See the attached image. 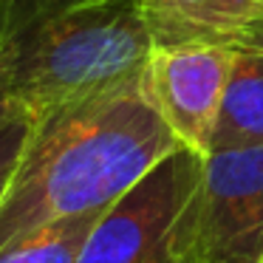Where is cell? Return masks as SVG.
<instances>
[{
    "label": "cell",
    "instance_id": "obj_5",
    "mask_svg": "<svg viewBox=\"0 0 263 263\" xmlns=\"http://www.w3.org/2000/svg\"><path fill=\"white\" fill-rule=\"evenodd\" d=\"M235 48L218 43L153 46L147 63V91L159 114L187 147L206 156Z\"/></svg>",
    "mask_w": 263,
    "mask_h": 263
},
{
    "label": "cell",
    "instance_id": "obj_11",
    "mask_svg": "<svg viewBox=\"0 0 263 263\" xmlns=\"http://www.w3.org/2000/svg\"><path fill=\"white\" fill-rule=\"evenodd\" d=\"M232 48H252V51H263V14H260V17H255L238 37H235Z\"/></svg>",
    "mask_w": 263,
    "mask_h": 263
},
{
    "label": "cell",
    "instance_id": "obj_4",
    "mask_svg": "<svg viewBox=\"0 0 263 263\" xmlns=\"http://www.w3.org/2000/svg\"><path fill=\"white\" fill-rule=\"evenodd\" d=\"M198 263L263 260V147L204 156L195 193Z\"/></svg>",
    "mask_w": 263,
    "mask_h": 263
},
{
    "label": "cell",
    "instance_id": "obj_13",
    "mask_svg": "<svg viewBox=\"0 0 263 263\" xmlns=\"http://www.w3.org/2000/svg\"><path fill=\"white\" fill-rule=\"evenodd\" d=\"M260 263H263V260H260Z\"/></svg>",
    "mask_w": 263,
    "mask_h": 263
},
{
    "label": "cell",
    "instance_id": "obj_1",
    "mask_svg": "<svg viewBox=\"0 0 263 263\" xmlns=\"http://www.w3.org/2000/svg\"><path fill=\"white\" fill-rule=\"evenodd\" d=\"M181 142L142 80L34 116L0 198V249L74 215L114 206Z\"/></svg>",
    "mask_w": 263,
    "mask_h": 263
},
{
    "label": "cell",
    "instance_id": "obj_8",
    "mask_svg": "<svg viewBox=\"0 0 263 263\" xmlns=\"http://www.w3.org/2000/svg\"><path fill=\"white\" fill-rule=\"evenodd\" d=\"M102 212L46 223L0 249V263H77Z\"/></svg>",
    "mask_w": 263,
    "mask_h": 263
},
{
    "label": "cell",
    "instance_id": "obj_12",
    "mask_svg": "<svg viewBox=\"0 0 263 263\" xmlns=\"http://www.w3.org/2000/svg\"><path fill=\"white\" fill-rule=\"evenodd\" d=\"M17 110H23V108H17V105H12V99L6 97V91L0 88V125H6L9 119H12Z\"/></svg>",
    "mask_w": 263,
    "mask_h": 263
},
{
    "label": "cell",
    "instance_id": "obj_6",
    "mask_svg": "<svg viewBox=\"0 0 263 263\" xmlns=\"http://www.w3.org/2000/svg\"><path fill=\"white\" fill-rule=\"evenodd\" d=\"M153 46L232 40L263 14V0H136Z\"/></svg>",
    "mask_w": 263,
    "mask_h": 263
},
{
    "label": "cell",
    "instance_id": "obj_2",
    "mask_svg": "<svg viewBox=\"0 0 263 263\" xmlns=\"http://www.w3.org/2000/svg\"><path fill=\"white\" fill-rule=\"evenodd\" d=\"M150 54L136 0H77L0 40V88L43 116L142 80Z\"/></svg>",
    "mask_w": 263,
    "mask_h": 263
},
{
    "label": "cell",
    "instance_id": "obj_7",
    "mask_svg": "<svg viewBox=\"0 0 263 263\" xmlns=\"http://www.w3.org/2000/svg\"><path fill=\"white\" fill-rule=\"evenodd\" d=\"M240 147H263V51L252 48H235L206 153Z\"/></svg>",
    "mask_w": 263,
    "mask_h": 263
},
{
    "label": "cell",
    "instance_id": "obj_10",
    "mask_svg": "<svg viewBox=\"0 0 263 263\" xmlns=\"http://www.w3.org/2000/svg\"><path fill=\"white\" fill-rule=\"evenodd\" d=\"M77 0H0V40H6L26 23L43 17V14L63 9Z\"/></svg>",
    "mask_w": 263,
    "mask_h": 263
},
{
    "label": "cell",
    "instance_id": "obj_9",
    "mask_svg": "<svg viewBox=\"0 0 263 263\" xmlns=\"http://www.w3.org/2000/svg\"><path fill=\"white\" fill-rule=\"evenodd\" d=\"M31 125H34V116L26 114V110H17L6 125H0V198L6 193L14 167H17L20 156H23Z\"/></svg>",
    "mask_w": 263,
    "mask_h": 263
},
{
    "label": "cell",
    "instance_id": "obj_3",
    "mask_svg": "<svg viewBox=\"0 0 263 263\" xmlns=\"http://www.w3.org/2000/svg\"><path fill=\"white\" fill-rule=\"evenodd\" d=\"M204 156L176 147L99 215L77 263H198L195 193Z\"/></svg>",
    "mask_w": 263,
    "mask_h": 263
}]
</instances>
